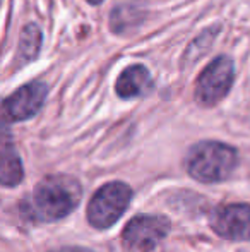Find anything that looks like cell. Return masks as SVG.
Masks as SVG:
<instances>
[{
	"label": "cell",
	"mask_w": 250,
	"mask_h": 252,
	"mask_svg": "<svg viewBox=\"0 0 250 252\" xmlns=\"http://www.w3.org/2000/svg\"><path fill=\"white\" fill-rule=\"evenodd\" d=\"M132 201V189L124 182H108L94 192L87 204V221L98 230L113 226Z\"/></svg>",
	"instance_id": "3957f363"
},
{
	"label": "cell",
	"mask_w": 250,
	"mask_h": 252,
	"mask_svg": "<svg viewBox=\"0 0 250 252\" xmlns=\"http://www.w3.org/2000/svg\"><path fill=\"white\" fill-rule=\"evenodd\" d=\"M211 228L233 242L250 240V204H226L211 215Z\"/></svg>",
	"instance_id": "52a82bcc"
},
{
	"label": "cell",
	"mask_w": 250,
	"mask_h": 252,
	"mask_svg": "<svg viewBox=\"0 0 250 252\" xmlns=\"http://www.w3.org/2000/svg\"><path fill=\"white\" fill-rule=\"evenodd\" d=\"M0 180L5 187H14L23 180L24 177V170H23V163L21 158L17 155L14 144L9 141L7 134L3 136L2 141V161H0Z\"/></svg>",
	"instance_id": "9c48e42d"
},
{
	"label": "cell",
	"mask_w": 250,
	"mask_h": 252,
	"mask_svg": "<svg viewBox=\"0 0 250 252\" xmlns=\"http://www.w3.org/2000/svg\"><path fill=\"white\" fill-rule=\"evenodd\" d=\"M41 48V30L36 24H28L24 30L21 31L19 38V60L23 62H29V60L36 59Z\"/></svg>",
	"instance_id": "30bf717a"
},
{
	"label": "cell",
	"mask_w": 250,
	"mask_h": 252,
	"mask_svg": "<svg viewBox=\"0 0 250 252\" xmlns=\"http://www.w3.org/2000/svg\"><path fill=\"white\" fill-rule=\"evenodd\" d=\"M47 84L41 81H33V83L21 86L9 98L3 100V120L5 122H23V120L34 117L47 100Z\"/></svg>",
	"instance_id": "8992f818"
},
{
	"label": "cell",
	"mask_w": 250,
	"mask_h": 252,
	"mask_svg": "<svg viewBox=\"0 0 250 252\" xmlns=\"http://www.w3.org/2000/svg\"><path fill=\"white\" fill-rule=\"evenodd\" d=\"M235 81L233 60L220 55L200 72L195 83V100L202 106H214L230 93Z\"/></svg>",
	"instance_id": "5b68a950"
},
{
	"label": "cell",
	"mask_w": 250,
	"mask_h": 252,
	"mask_svg": "<svg viewBox=\"0 0 250 252\" xmlns=\"http://www.w3.org/2000/svg\"><path fill=\"white\" fill-rule=\"evenodd\" d=\"M83 197V187L70 175H48L41 179L21 209L33 221L52 223L69 216Z\"/></svg>",
	"instance_id": "6da1fadb"
},
{
	"label": "cell",
	"mask_w": 250,
	"mask_h": 252,
	"mask_svg": "<svg viewBox=\"0 0 250 252\" xmlns=\"http://www.w3.org/2000/svg\"><path fill=\"white\" fill-rule=\"evenodd\" d=\"M238 165V151L218 141H202L190 148L185 166L192 179L202 184L224 182Z\"/></svg>",
	"instance_id": "7a4b0ae2"
},
{
	"label": "cell",
	"mask_w": 250,
	"mask_h": 252,
	"mask_svg": "<svg viewBox=\"0 0 250 252\" xmlns=\"http://www.w3.org/2000/svg\"><path fill=\"white\" fill-rule=\"evenodd\" d=\"M86 2H89L91 5H98V3H101L103 0H86Z\"/></svg>",
	"instance_id": "7c38bea8"
},
{
	"label": "cell",
	"mask_w": 250,
	"mask_h": 252,
	"mask_svg": "<svg viewBox=\"0 0 250 252\" xmlns=\"http://www.w3.org/2000/svg\"><path fill=\"white\" fill-rule=\"evenodd\" d=\"M170 233V220L161 215H139L122 232L127 252H153Z\"/></svg>",
	"instance_id": "277c9868"
},
{
	"label": "cell",
	"mask_w": 250,
	"mask_h": 252,
	"mask_svg": "<svg viewBox=\"0 0 250 252\" xmlns=\"http://www.w3.org/2000/svg\"><path fill=\"white\" fill-rule=\"evenodd\" d=\"M153 86L149 70L144 65H130L118 76L115 91L120 98L130 100L146 94Z\"/></svg>",
	"instance_id": "ba28073f"
},
{
	"label": "cell",
	"mask_w": 250,
	"mask_h": 252,
	"mask_svg": "<svg viewBox=\"0 0 250 252\" xmlns=\"http://www.w3.org/2000/svg\"><path fill=\"white\" fill-rule=\"evenodd\" d=\"M54 252H93L91 249H84V247H62Z\"/></svg>",
	"instance_id": "8fae6325"
}]
</instances>
